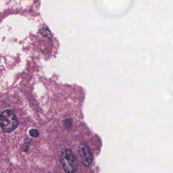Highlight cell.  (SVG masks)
I'll return each mask as SVG.
<instances>
[{"label": "cell", "instance_id": "1", "mask_svg": "<svg viewBox=\"0 0 173 173\" xmlns=\"http://www.w3.org/2000/svg\"><path fill=\"white\" fill-rule=\"evenodd\" d=\"M60 160L66 172L74 173L76 172L78 167V161L72 150L64 148L61 153Z\"/></svg>", "mask_w": 173, "mask_h": 173}, {"label": "cell", "instance_id": "2", "mask_svg": "<svg viewBox=\"0 0 173 173\" xmlns=\"http://www.w3.org/2000/svg\"><path fill=\"white\" fill-rule=\"evenodd\" d=\"M0 126L4 132H10L18 126V121L16 114L10 110L4 111L0 114Z\"/></svg>", "mask_w": 173, "mask_h": 173}, {"label": "cell", "instance_id": "3", "mask_svg": "<svg viewBox=\"0 0 173 173\" xmlns=\"http://www.w3.org/2000/svg\"><path fill=\"white\" fill-rule=\"evenodd\" d=\"M78 152L82 164L85 166H90L93 160V155L89 147L84 143H82L78 147Z\"/></svg>", "mask_w": 173, "mask_h": 173}, {"label": "cell", "instance_id": "4", "mask_svg": "<svg viewBox=\"0 0 173 173\" xmlns=\"http://www.w3.org/2000/svg\"><path fill=\"white\" fill-rule=\"evenodd\" d=\"M30 135L33 137L37 138L39 136V132L36 129H32L30 131Z\"/></svg>", "mask_w": 173, "mask_h": 173}, {"label": "cell", "instance_id": "5", "mask_svg": "<svg viewBox=\"0 0 173 173\" xmlns=\"http://www.w3.org/2000/svg\"><path fill=\"white\" fill-rule=\"evenodd\" d=\"M31 141H32V140L31 139H30L29 138H27L24 140V143H26V144H29V143H30L31 142Z\"/></svg>", "mask_w": 173, "mask_h": 173}]
</instances>
